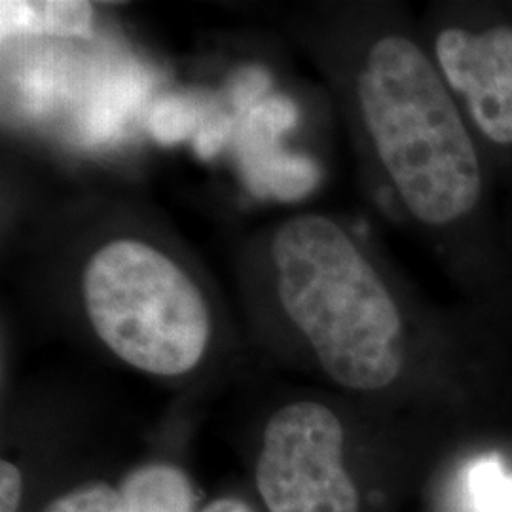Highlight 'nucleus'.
<instances>
[{"mask_svg":"<svg viewBox=\"0 0 512 512\" xmlns=\"http://www.w3.org/2000/svg\"><path fill=\"white\" fill-rule=\"evenodd\" d=\"M287 31L323 78L366 196L439 262L465 306L512 321V241L492 167L446 90L408 6H298Z\"/></svg>","mask_w":512,"mask_h":512,"instance_id":"nucleus-1","label":"nucleus"},{"mask_svg":"<svg viewBox=\"0 0 512 512\" xmlns=\"http://www.w3.org/2000/svg\"><path fill=\"white\" fill-rule=\"evenodd\" d=\"M234 285L251 315L289 332L330 384L357 395L397 389L418 348L486 323L433 306L353 220L319 209L253 230L234 256Z\"/></svg>","mask_w":512,"mask_h":512,"instance_id":"nucleus-2","label":"nucleus"},{"mask_svg":"<svg viewBox=\"0 0 512 512\" xmlns=\"http://www.w3.org/2000/svg\"><path fill=\"white\" fill-rule=\"evenodd\" d=\"M21 251L23 296L76 317L122 365L177 380L205 363L224 296L156 211L122 198H74L48 211Z\"/></svg>","mask_w":512,"mask_h":512,"instance_id":"nucleus-3","label":"nucleus"},{"mask_svg":"<svg viewBox=\"0 0 512 512\" xmlns=\"http://www.w3.org/2000/svg\"><path fill=\"white\" fill-rule=\"evenodd\" d=\"M418 31L448 93L512 194V0H435Z\"/></svg>","mask_w":512,"mask_h":512,"instance_id":"nucleus-4","label":"nucleus"},{"mask_svg":"<svg viewBox=\"0 0 512 512\" xmlns=\"http://www.w3.org/2000/svg\"><path fill=\"white\" fill-rule=\"evenodd\" d=\"M346 425L330 404L296 399L266 421L256 488L270 512H359L344 465Z\"/></svg>","mask_w":512,"mask_h":512,"instance_id":"nucleus-5","label":"nucleus"},{"mask_svg":"<svg viewBox=\"0 0 512 512\" xmlns=\"http://www.w3.org/2000/svg\"><path fill=\"white\" fill-rule=\"evenodd\" d=\"M124 512H194L190 478L167 463L143 465L129 473L122 488Z\"/></svg>","mask_w":512,"mask_h":512,"instance_id":"nucleus-6","label":"nucleus"},{"mask_svg":"<svg viewBox=\"0 0 512 512\" xmlns=\"http://www.w3.org/2000/svg\"><path fill=\"white\" fill-rule=\"evenodd\" d=\"M21 29L50 37L88 38L93 33L95 8L90 2H10Z\"/></svg>","mask_w":512,"mask_h":512,"instance_id":"nucleus-7","label":"nucleus"},{"mask_svg":"<svg viewBox=\"0 0 512 512\" xmlns=\"http://www.w3.org/2000/svg\"><path fill=\"white\" fill-rule=\"evenodd\" d=\"M463 494L469 512H512V473L494 454L480 456L463 473Z\"/></svg>","mask_w":512,"mask_h":512,"instance_id":"nucleus-8","label":"nucleus"},{"mask_svg":"<svg viewBox=\"0 0 512 512\" xmlns=\"http://www.w3.org/2000/svg\"><path fill=\"white\" fill-rule=\"evenodd\" d=\"M42 512H124V501L107 482H92L57 497Z\"/></svg>","mask_w":512,"mask_h":512,"instance_id":"nucleus-9","label":"nucleus"},{"mask_svg":"<svg viewBox=\"0 0 512 512\" xmlns=\"http://www.w3.org/2000/svg\"><path fill=\"white\" fill-rule=\"evenodd\" d=\"M23 495V476L12 461L0 463V512H18Z\"/></svg>","mask_w":512,"mask_h":512,"instance_id":"nucleus-10","label":"nucleus"},{"mask_svg":"<svg viewBox=\"0 0 512 512\" xmlns=\"http://www.w3.org/2000/svg\"><path fill=\"white\" fill-rule=\"evenodd\" d=\"M202 512H253V509L247 503H243L241 499L222 497V499L209 503Z\"/></svg>","mask_w":512,"mask_h":512,"instance_id":"nucleus-11","label":"nucleus"},{"mask_svg":"<svg viewBox=\"0 0 512 512\" xmlns=\"http://www.w3.org/2000/svg\"><path fill=\"white\" fill-rule=\"evenodd\" d=\"M505 226L509 232V238L512 241V194L509 196V203H507V215H505Z\"/></svg>","mask_w":512,"mask_h":512,"instance_id":"nucleus-12","label":"nucleus"}]
</instances>
